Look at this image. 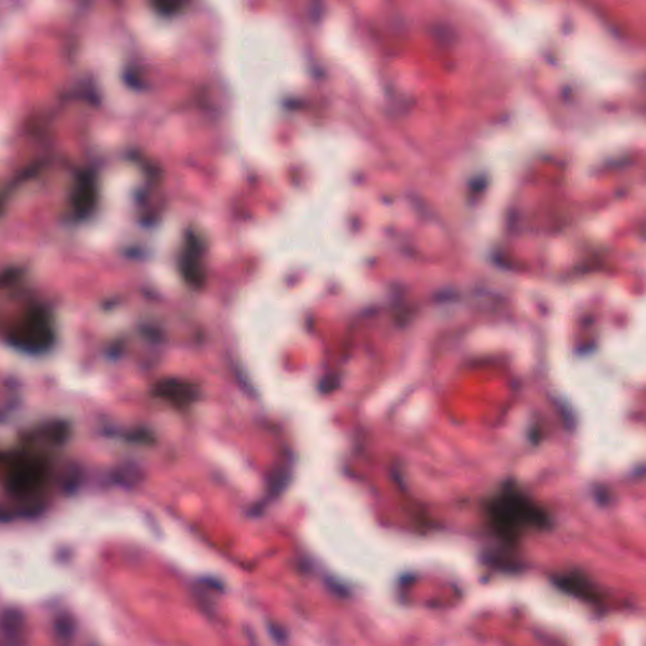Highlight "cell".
Wrapping results in <instances>:
<instances>
[{
  "mask_svg": "<svg viewBox=\"0 0 646 646\" xmlns=\"http://www.w3.org/2000/svg\"><path fill=\"white\" fill-rule=\"evenodd\" d=\"M486 515L496 535L511 545L518 543L526 533L543 530L550 526L549 515L543 507L511 483L490 499Z\"/></svg>",
  "mask_w": 646,
  "mask_h": 646,
  "instance_id": "1",
  "label": "cell"
},
{
  "mask_svg": "<svg viewBox=\"0 0 646 646\" xmlns=\"http://www.w3.org/2000/svg\"><path fill=\"white\" fill-rule=\"evenodd\" d=\"M3 465L6 490L22 499L36 495L49 478L47 456L30 446L11 451Z\"/></svg>",
  "mask_w": 646,
  "mask_h": 646,
  "instance_id": "2",
  "label": "cell"
},
{
  "mask_svg": "<svg viewBox=\"0 0 646 646\" xmlns=\"http://www.w3.org/2000/svg\"><path fill=\"white\" fill-rule=\"evenodd\" d=\"M554 583L563 592L586 602L598 604L602 600V595L598 592L591 580H588L585 574L578 573L576 571L557 576Z\"/></svg>",
  "mask_w": 646,
  "mask_h": 646,
  "instance_id": "4",
  "label": "cell"
},
{
  "mask_svg": "<svg viewBox=\"0 0 646 646\" xmlns=\"http://www.w3.org/2000/svg\"><path fill=\"white\" fill-rule=\"evenodd\" d=\"M9 337L13 344L22 349H41L51 341V320L49 313L36 309L23 314L11 328Z\"/></svg>",
  "mask_w": 646,
  "mask_h": 646,
  "instance_id": "3",
  "label": "cell"
},
{
  "mask_svg": "<svg viewBox=\"0 0 646 646\" xmlns=\"http://www.w3.org/2000/svg\"><path fill=\"white\" fill-rule=\"evenodd\" d=\"M25 620L23 614L9 607L1 616V646H25Z\"/></svg>",
  "mask_w": 646,
  "mask_h": 646,
  "instance_id": "5",
  "label": "cell"
}]
</instances>
